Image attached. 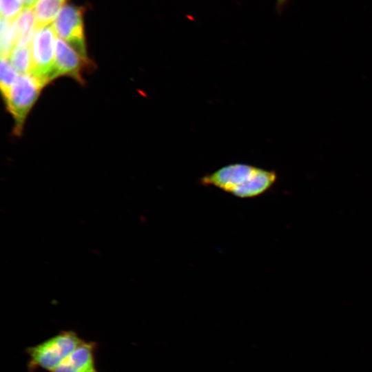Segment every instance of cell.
Returning <instances> with one entry per match:
<instances>
[{
	"instance_id": "obj_1",
	"label": "cell",
	"mask_w": 372,
	"mask_h": 372,
	"mask_svg": "<svg viewBox=\"0 0 372 372\" xmlns=\"http://www.w3.org/2000/svg\"><path fill=\"white\" fill-rule=\"evenodd\" d=\"M85 340L72 330L61 331L54 336L26 348L29 372L39 369L52 372Z\"/></svg>"
},
{
	"instance_id": "obj_2",
	"label": "cell",
	"mask_w": 372,
	"mask_h": 372,
	"mask_svg": "<svg viewBox=\"0 0 372 372\" xmlns=\"http://www.w3.org/2000/svg\"><path fill=\"white\" fill-rule=\"evenodd\" d=\"M45 85L31 73L19 74L4 98L6 106L14 120L16 135L21 134L25 121Z\"/></svg>"
},
{
	"instance_id": "obj_3",
	"label": "cell",
	"mask_w": 372,
	"mask_h": 372,
	"mask_svg": "<svg viewBox=\"0 0 372 372\" xmlns=\"http://www.w3.org/2000/svg\"><path fill=\"white\" fill-rule=\"evenodd\" d=\"M56 35L52 25L37 28L30 44L32 56L30 73L45 85L56 79L54 67Z\"/></svg>"
},
{
	"instance_id": "obj_4",
	"label": "cell",
	"mask_w": 372,
	"mask_h": 372,
	"mask_svg": "<svg viewBox=\"0 0 372 372\" xmlns=\"http://www.w3.org/2000/svg\"><path fill=\"white\" fill-rule=\"evenodd\" d=\"M83 8L65 5L53 22V28L59 38L71 45L82 56L88 59L83 25Z\"/></svg>"
},
{
	"instance_id": "obj_5",
	"label": "cell",
	"mask_w": 372,
	"mask_h": 372,
	"mask_svg": "<svg viewBox=\"0 0 372 372\" xmlns=\"http://www.w3.org/2000/svg\"><path fill=\"white\" fill-rule=\"evenodd\" d=\"M259 167L243 163L224 166L200 178L201 184L212 185L234 196L244 187Z\"/></svg>"
},
{
	"instance_id": "obj_6",
	"label": "cell",
	"mask_w": 372,
	"mask_h": 372,
	"mask_svg": "<svg viewBox=\"0 0 372 372\" xmlns=\"http://www.w3.org/2000/svg\"><path fill=\"white\" fill-rule=\"evenodd\" d=\"M54 67L56 78L69 76L83 83V69L87 68L89 59L82 56L71 45L58 37L55 45Z\"/></svg>"
},
{
	"instance_id": "obj_7",
	"label": "cell",
	"mask_w": 372,
	"mask_h": 372,
	"mask_svg": "<svg viewBox=\"0 0 372 372\" xmlns=\"http://www.w3.org/2000/svg\"><path fill=\"white\" fill-rule=\"evenodd\" d=\"M97 344L84 341L52 372H99L96 366Z\"/></svg>"
},
{
	"instance_id": "obj_8",
	"label": "cell",
	"mask_w": 372,
	"mask_h": 372,
	"mask_svg": "<svg viewBox=\"0 0 372 372\" xmlns=\"http://www.w3.org/2000/svg\"><path fill=\"white\" fill-rule=\"evenodd\" d=\"M15 46L28 45L36 31L35 15L32 7L23 8L14 21Z\"/></svg>"
},
{
	"instance_id": "obj_9",
	"label": "cell",
	"mask_w": 372,
	"mask_h": 372,
	"mask_svg": "<svg viewBox=\"0 0 372 372\" xmlns=\"http://www.w3.org/2000/svg\"><path fill=\"white\" fill-rule=\"evenodd\" d=\"M66 0H37L33 6L36 29L51 25Z\"/></svg>"
},
{
	"instance_id": "obj_10",
	"label": "cell",
	"mask_w": 372,
	"mask_h": 372,
	"mask_svg": "<svg viewBox=\"0 0 372 372\" xmlns=\"http://www.w3.org/2000/svg\"><path fill=\"white\" fill-rule=\"evenodd\" d=\"M8 59L19 74L31 72L32 56L30 45L14 46Z\"/></svg>"
},
{
	"instance_id": "obj_11",
	"label": "cell",
	"mask_w": 372,
	"mask_h": 372,
	"mask_svg": "<svg viewBox=\"0 0 372 372\" xmlns=\"http://www.w3.org/2000/svg\"><path fill=\"white\" fill-rule=\"evenodd\" d=\"M0 37L1 58L8 59L15 46L14 21L1 18Z\"/></svg>"
},
{
	"instance_id": "obj_12",
	"label": "cell",
	"mask_w": 372,
	"mask_h": 372,
	"mask_svg": "<svg viewBox=\"0 0 372 372\" xmlns=\"http://www.w3.org/2000/svg\"><path fill=\"white\" fill-rule=\"evenodd\" d=\"M0 85L3 99L19 76L8 58H1Z\"/></svg>"
},
{
	"instance_id": "obj_13",
	"label": "cell",
	"mask_w": 372,
	"mask_h": 372,
	"mask_svg": "<svg viewBox=\"0 0 372 372\" xmlns=\"http://www.w3.org/2000/svg\"><path fill=\"white\" fill-rule=\"evenodd\" d=\"M19 0H0L1 17L14 21L23 10Z\"/></svg>"
},
{
	"instance_id": "obj_14",
	"label": "cell",
	"mask_w": 372,
	"mask_h": 372,
	"mask_svg": "<svg viewBox=\"0 0 372 372\" xmlns=\"http://www.w3.org/2000/svg\"><path fill=\"white\" fill-rule=\"evenodd\" d=\"M25 8L32 7L37 0H19Z\"/></svg>"
},
{
	"instance_id": "obj_15",
	"label": "cell",
	"mask_w": 372,
	"mask_h": 372,
	"mask_svg": "<svg viewBox=\"0 0 372 372\" xmlns=\"http://www.w3.org/2000/svg\"><path fill=\"white\" fill-rule=\"evenodd\" d=\"M278 9H281L287 3V0H276Z\"/></svg>"
}]
</instances>
